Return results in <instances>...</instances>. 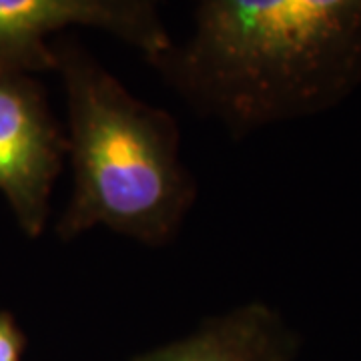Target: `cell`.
<instances>
[{
  "label": "cell",
  "instance_id": "obj_1",
  "mask_svg": "<svg viewBox=\"0 0 361 361\" xmlns=\"http://www.w3.org/2000/svg\"><path fill=\"white\" fill-rule=\"evenodd\" d=\"M193 4L189 39L155 68L231 135L319 115L361 85V0Z\"/></svg>",
  "mask_w": 361,
  "mask_h": 361
},
{
  "label": "cell",
  "instance_id": "obj_2",
  "mask_svg": "<svg viewBox=\"0 0 361 361\" xmlns=\"http://www.w3.org/2000/svg\"><path fill=\"white\" fill-rule=\"evenodd\" d=\"M65 87L73 195L56 237L73 241L94 227L142 245H167L197 199L169 111L137 99L77 40L52 42Z\"/></svg>",
  "mask_w": 361,
  "mask_h": 361
},
{
  "label": "cell",
  "instance_id": "obj_3",
  "mask_svg": "<svg viewBox=\"0 0 361 361\" xmlns=\"http://www.w3.org/2000/svg\"><path fill=\"white\" fill-rule=\"evenodd\" d=\"M68 26H92L141 51L155 66L173 39L159 0H0V71H54L49 37Z\"/></svg>",
  "mask_w": 361,
  "mask_h": 361
},
{
  "label": "cell",
  "instance_id": "obj_4",
  "mask_svg": "<svg viewBox=\"0 0 361 361\" xmlns=\"http://www.w3.org/2000/svg\"><path fill=\"white\" fill-rule=\"evenodd\" d=\"M65 155L66 135L37 78L0 71V193L30 239L47 227Z\"/></svg>",
  "mask_w": 361,
  "mask_h": 361
},
{
  "label": "cell",
  "instance_id": "obj_5",
  "mask_svg": "<svg viewBox=\"0 0 361 361\" xmlns=\"http://www.w3.org/2000/svg\"><path fill=\"white\" fill-rule=\"evenodd\" d=\"M297 353L299 336L283 315L263 301H249L133 361H295Z\"/></svg>",
  "mask_w": 361,
  "mask_h": 361
},
{
  "label": "cell",
  "instance_id": "obj_6",
  "mask_svg": "<svg viewBox=\"0 0 361 361\" xmlns=\"http://www.w3.org/2000/svg\"><path fill=\"white\" fill-rule=\"evenodd\" d=\"M26 336L11 311H0V361H23Z\"/></svg>",
  "mask_w": 361,
  "mask_h": 361
}]
</instances>
